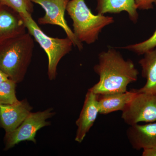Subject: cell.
I'll list each match as a JSON object with an SVG mask.
<instances>
[{
  "mask_svg": "<svg viewBox=\"0 0 156 156\" xmlns=\"http://www.w3.org/2000/svg\"><path fill=\"white\" fill-rule=\"evenodd\" d=\"M156 47V29L152 35L144 41L121 47L120 49L134 52L138 55H144L149 50Z\"/></svg>",
  "mask_w": 156,
  "mask_h": 156,
  "instance_id": "2e32d148",
  "label": "cell"
},
{
  "mask_svg": "<svg viewBox=\"0 0 156 156\" xmlns=\"http://www.w3.org/2000/svg\"><path fill=\"white\" fill-rule=\"evenodd\" d=\"M8 76L0 69V83L9 80Z\"/></svg>",
  "mask_w": 156,
  "mask_h": 156,
  "instance_id": "ffe728a7",
  "label": "cell"
},
{
  "mask_svg": "<svg viewBox=\"0 0 156 156\" xmlns=\"http://www.w3.org/2000/svg\"><path fill=\"white\" fill-rule=\"evenodd\" d=\"M32 110V107L26 98L11 104L0 105V127L5 133L14 131Z\"/></svg>",
  "mask_w": 156,
  "mask_h": 156,
  "instance_id": "ba28073f",
  "label": "cell"
},
{
  "mask_svg": "<svg viewBox=\"0 0 156 156\" xmlns=\"http://www.w3.org/2000/svg\"><path fill=\"white\" fill-rule=\"evenodd\" d=\"M99 114L97 95L88 90L85 97L83 108L76 121L77 127L75 140L81 143L87 133L94 125Z\"/></svg>",
  "mask_w": 156,
  "mask_h": 156,
  "instance_id": "9c48e42d",
  "label": "cell"
},
{
  "mask_svg": "<svg viewBox=\"0 0 156 156\" xmlns=\"http://www.w3.org/2000/svg\"><path fill=\"white\" fill-rule=\"evenodd\" d=\"M126 135L131 147L136 150L156 147V122L129 126Z\"/></svg>",
  "mask_w": 156,
  "mask_h": 156,
  "instance_id": "8fae6325",
  "label": "cell"
},
{
  "mask_svg": "<svg viewBox=\"0 0 156 156\" xmlns=\"http://www.w3.org/2000/svg\"><path fill=\"white\" fill-rule=\"evenodd\" d=\"M66 11L72 20L76 37L81 43L87 44L95 43L103 29L115 22L113 17L93 14L85 0H70Z\"/></svg>",
  "mask_w": 156,
  "mask_h": 156,
  "instance_id": "3957f363",
  "label": "cell"
},
{
  "mask_svg": "<svg viewBox=\"0 0 156 156\" xmlns=\"http://www.w3.org/2000/svg\"><path fill=\"white\" fill-rule=\"evenodd\" d=\"M26 27L19 13L0 5V44L26 33Z\"/></svg>",
  "mask_w": 156,
  "mask_h": 156,
  "instance_id": "30bf717a",
  "label": "cell"
},
{
  "mask_svg": "<svg viewBox=\"0 0 156 156\" xmlns=\"http://www.w3.org/2000/svg\"><path fill=\"white\" fill-rule=\"evenodd\" d=\"M143 150L142 156H156V147L146 148Z\"/></svg>",
  "mask_w": 156,
  "mask_h": 156,
  "instance_id": "d6986e66",
  "label": "cell"
},
{
  "mask_svg": "<svg viewBox=\"0 0 156 156\" xmlns=\"http://www.w3.org/2000/svg\"><path fill=\"white\" fill-rule=\"evenodd\" d=\"M96 11L98 14H120L125 11L128 13L129 19L136 23L139 14L134 0H96Z\"/></svg>",
  "mask_w": 156,
  "mask_h": 156,
  "instance_id": "4fadbf2b",
  "label": "cell"
},
{
  "mask_svg": "<svg viewBox=\"0 0 156 156\" xmlns=\"http://www.w3.org/2000/svg\"><path fill=\"white\" fill-rule=\"evenodd\" d=\"M137 10H148L153 9L156 0H134Z\"/></svg>",
  "mask_w": 156,
  "mask_h": 156,
  "instance_id": "ac0fdd59",
  "label": "cell"
},
{
  "mask_svg": "<svg viewBox=\"0 0 156 156\" xmlns=\"http://www.w3.org/2000/svg\"><path fill=\"white\" fill-rule=\"evenodd\" d=\"M136 92L133 99L122 111L123 121L129 126L140 122H156V95Z\"/></svg>",
  "mask_w": 156,
  "mask_h": 156,
  "instance_id": "8992f818",
  "label": "cell"
},
{
  "mask_svg": "<svg viewBox=\"0 0 156 156\" xmlns=\"http://www.w3.org/2000/svg\"><path fill=\"white\" fill-rule=\"evenodd\" d=\"M0 5L7 6L20 13L34 11L33 3L31 0H0Z\"/></svg>",
  "mask_w": 156,
  "mask_h": 156,
  "instance_id": "e0dca14e",
  "label": "cell"
},
{
  "mask_svg": "<svg viewBox=\"0 0 156 156\" xmlns=\"http://www.w3.org/2000/svg\"><path fill=\"white\" fill-rule=\"evenodd\" d=\"M24 20L26 27L33 37L39 44L48 56V75L50 80H55L57 76V66L64 56L72 50L73 42L68 37L65 38L49 37L44 33L27 12L20 13Z\"/></svg>",
  "mask_w": 156,
  "mask_h": 156,
  "instance_id": "277c9868",
  "label": "cell"
},
{
  "mask_svg": "<svg viewBox=\"0 0 156 156\" xmlns=\"http://www.w3.org/2000/svg\"><path fill=\"white\" fill-rule=\"evenodd\" d=\"M139 60L141 68V76L146 80L144 86L136 92H147L156 95V47L144 53Z\"/></svg>",
  "mask_w": 156,
  "mask_h": 156,
  "instance_id": "5bb4252c",
  "label": "cell"
},
{
  "mask_svg": "<svg viewBox=\"0 0 156 156\" xmlns=\"http://www.w3.org/2000/svg\"><path fill=\"white\" fill-rule=\"evenodd\" d=\"M34 48L33 37L25 33L0 44V69L16 83L24 80Z\"/></svg>",
  "mask_w": 156,
  "mask_h": 156,
  "instance_id": "7a4b0ae2",
  "label": "cell"
},
{
  "mask_svg": "<svg viewBox=\"0 0 156 156\" xmlns=\"http://www.w3.org/2000/svg\"><path fill=\"white\" fill-rule=\"evenodd\" d=\"M98 59L93 69L99 81L89 89L96 95L126 92L129 84L137 81L139 72L133 62L124 59L116 49L101 52Z\"/></svg>",
  "mask_w": 156,
  "mask_h": 156,
  "instance_id": "6da1fadb",
  "label": "cell"
},
{
  "mask_svg": "<svg viewBox=\"0 0 156 156\" xmlns=\"http://www.w3.org/2000/svg\"><path fill=\"white\" fill-rule=\"evenodd\" d=\"M136 93L134 89L126 92L97 95L99 114L107 115L119 111H122Z\"/></svg>",
  "mask_w": 156,
  "mask_h": 156,
  "instance_id": "7c38bea8",
  "label": "cell"
},
{
  "mask_svg": "<svg viewBox=\"0 0 156 156\" xmlns=\"http://www.w3.org/2000/svg\"><path fill=\"white\" fill-rule=\"evenodd\" d=\"M33 3L40 5L44 9L45 14L40 17L38 22L40 25H56L61 27L67 37L73 42L74 47L79 50L83 49V43L76 37L73 31L68 25L65 18L68 4L70 0H31Z\"/></svg>",
  "mask_w": 156,
  "mask_h": 156,
  "instance_id": "52a82bcc",
  "label": "cell"
},
{
  "mask_svg": "<svg viewBox=\"0 0 156 156\" xmlns=\"http://www.w3.org/2000/svg\"><path fill=\"white\" fill-rule=\"evenodd\" d=\"M53 108H50L43 111L31 112L19 127L14 131L5 133L4 136V151L11 149L23 141H29L36 144V136L38 131L51 125L47 120L55 115Z\"/></svg>",
  "mask_w": 156,
  "mask_h": 156,
  "instance_id": "5b68a950",
  "label": "cell"
},
{
  "mask_svg": "<svg viewBox=\"0 0 156 156\" xmlns=\"http://www.w3.org/2000/svg\"><path fill=\"white\" fill-rule=\"evenodd\" d=\"M17 85L9 79L0 83V105L11 104L19 101L16 96Z\"/></svg>",
  "mask_w": 156,
  "mask_h": 156,
  "instance_id": "9a60e30c",
  "label": "cell"
}]
</instances>
